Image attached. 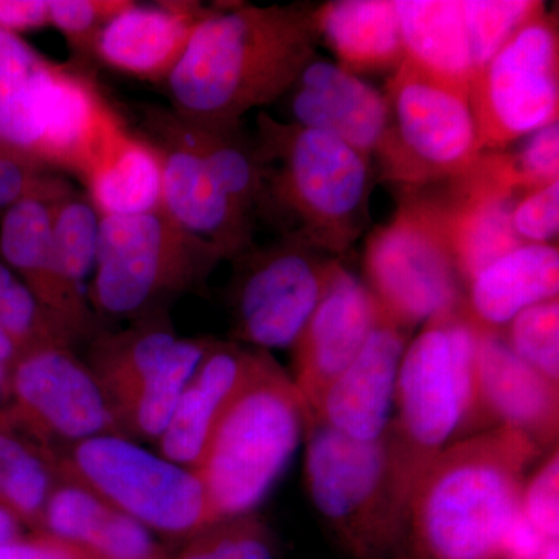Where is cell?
I'll use <instances>...</instances> for the list:
<instances>
[{
  "label": "cell",
  "instance_id": "ee69618b",
  "mask_svg": "<svg viewBox=\"0 0 559 559\" xmlns=\"http://www.w3.org/2000/svg\"><path fill=\"white\" fill-rule=\"evenodd\" d=\"M31 448L13 430L0 428V488H2L11 466Z\"/></svg>",
  "mask_w": 559,
  "mask_h": 559
},
{
  "label": "cell",
  "instance_id": "7402d4cb",
  "mask_svg": "<svg viewBox=\"0 0 559 559\" xmlns=\"http://www.w3.org/2000/svg\"><path fill=\"white\" fill-rule=\"evenodd\" d=\"M70 189L60 178L50 189L25 198L0 215V261L75 340L92 325L81 318L62 285L53 242L55 204Z\"/></svg>",
  "mask_w": 559,
  "mask_h": 559
},
{
  "label": "cell",
  "instance_id": "ab89813d",
  "mask_svg": "<svg viewBox=\"0 0 559 559\" xmlns=\"http://www.w3.org/2000/svg\"><path fill=\"white\" fill-rule=\"evenodd\" d=\"M58 179L46 165L0 143V215L25 198L50 189Z\"/></svg>",
  "mask_w": 559,
  "mask_h": 559
},
{
  "label": "cell",
  "instance_id": "4316f807",
  "mask_svg": "<svg viewBox=\"0 0 559 559\" xmlns=\"http://www.w3.org/2000/svg\"><path fill=\"white\" fill-rule=\"evenodd\" d=\"M404 60L430 79L469 95L474 76L460 0H395Z\"/></svg>",
  "mask_w": 559,
  "mask_h": 559
},
{
  "label": "cell",
  "instance_id": "d4e9b609",
  "mask_svg": "<svg viewBox=\"0 0 559 559\" xmlns=\"http://www.w3.org/2000/svg\"><path fill=\"white\" fill-rule=\"evenodd\" d=\"M465 308L477 329L500 331L533 305L559 296L557 245H522L484 267L466 286Z\"/></svg>",
  "mask_w": 559,
  "mask_h": 559
},
{
  "label": "cell",
  "instance_id": "4fadbf2b",
  "mask_svg": "<svg viewBox=\"0 0 559 559\" xmlns=\"http://www.w3.org/2000/svg\"><path fill=\"white\" fill-rule=\"evenodd\" d=\"M469 105L481 151H503L558 121L557 16L544 11L500 47L473 76Z\"/></svg>",
  "mask_w": 559,
  "mask_h": 559
},
{
  "label": "cell",
  "instance_id": "30bf717a",
  "mask_svg": "<svg viewBox=\"0 0 559 559\" xmlns=\"http://www.w3.org/2000/svg\"><path fill=\"white\" fill-rule=\"evenodd\" d=\"M384 97L388 127L374 153L382 179L421 189L469 170L484 153L466 92L403 60Z\"/></svg>",
  "mask_w": 559,
  "mask_h": 559
},
{
  "label": "cell",
  "instance_id": "8992f818",
  "mask_svg": "<svg viewBox=\"0 0 559 559\" xmlns=\"http://www.w3.org/2000/svg\"><path fill=\"white\" fill-rule=\"evenodd\" d=\"M120 119L90 75L47 60L16 33L0 31L2 145L80 178Z\"/></svg>",
  "mask_w": 559,
  "mask_h": 559
},
{
  "label": "cell",
  "instance_id": "5bb4252c",
  "mask_svg": "<svg viewBox=\"0 0 559 559\" xmlns=\"http://www.w3.org/2000/svg\"><path fill=\"white\" fill-rule=\"evenodd\" d=\"M14 421L39 440L69 444L120 433V423L90 366L68 345L22 353L10 370Z\"/></svg>",
  "mask_w": 559,
  "mask_h": 559
},
{
  "label": "cell",
  "instance_id": "1f68e13d",
  "mask_svg": "<svg viewBox=\"0 0 559 559\" xmlns=\"http://www.w3.org/2000/svg\"><path fill=\"white\" fill-rule=\"evenodd\" d=\"M507 345L547 380L559 384V299L533 305L500 330Z\"/></svg>",
  "mask_w": 559,
  "mask_h": 559
},
{
  "label": "cell",
  "instance_id": "f35d334b",
  "mask_svg": "<svg viewBox=\"0 0 559 559\" xmlns=\"http://www.w3.org/2000/svg\"><path fill=\"white\" fill-rule=\"evenodd\" d=\"M521 511L547 540L559 536V455L558 450L544 460L522 489Z\"/></svg>",
  "mask_w": 559,
  "mask_h": 559
},
{
  "label": "cell",
  "instance_id": "ba28073f",
  "mask_svg": "<svg viewBox=\"0 0 559 559\" xmlns=\"http://www.w3.org/2000/svg\"><path fill=\"white\" fill-rule=\"evenodd\" d=\"M221 261L218 249L180 229L162 209L102 216L91 308L114 319L143 318L167 297L202 285Z\"/></svg>",
  "mask_w": 559,
  "mask_h": 559
},
{
  "label": "cell",
  "instance_id": "c3c4849f",
  "mask_svg": "<svg viewBox=\"0 0 559 559\" xmlns=\"http://www.w3.org/2000/svg\"><path fill=\"white\" fill-rule=\"evenodd\" d=\"M539 559H559V543L558 540H550L544 549Z\"/></svg>",
  "mask_w": 559,
  "mask_h": 559
},
{
  "label": "cell",
  "instance_id": "e575fe53",
  "mask_svg": "<svg viewBox=\"0 0 559 559\" xmlns=\"http://www.w3.org/2000/svg\"><path fill=\"white\" fill-rule=\"evenodd\" d=\"M55 487L53 468L40 450L31 448L11 466L0 488V502L22 522L40 527L44 510Z\"/></svg>",
  "mask_w": 559,
  "mask_h": 559
},
{
  "label": "cell",
  "instance_id": "b9f144b4",
  "mask_svg": "<svg viewBox=\"0 0 559 559\" xmlns=\"http://www.w3.org/2000/svg\"><path fill=\"white\" fill-rule=\"evenodd\" d=\"M50 25L49 0H0V31L20 33Z\"/></svg>",
  "mask_w": 559,
  "mask_h": 559
},
{
  "label": "cell",
  "instance_id": "603a6c76",
  "mask_svg": "<svg viewBox=\"0 0 559 559\" xmlns=\"http://www.w3.org/2000/svg\"><path fill=\"white\" fill-rule=\"evenodd\" d=\"M260 355V348L212 341L157 440L162 457L197 468L216 421L252 373Z\"/></svg>",
  "mask_w": 559,
  "mask_h": 559
},
{
  "label": "cell",
  "instance_id": "7c38bea8",
  "mask_svg": "<svg viewBox=\"0 0 559 559\" xmlns=\"http://www.w3.org/2000/svg\"><path fill=\"white\" fill-rule=\"evenodd\" d=\"M230 261L235 337L267 352L294 347L340 260L296 235H282L264 246L253 242Z\"/></svg>",
  "mask_w": 559,
  "mask_h": 559
},
{
  "label": "cell",
  "instance_id": "4dcf8cb0",
  "mask_svg": "<svg viewBox=\"0 0 559 559\" xmlns=\"http://www.w3.org/2000/svg\"><path fill=\"white\" fill-rule=\"evenodd\" d=\"M468 32L474 75L522 25L546 11L538 0H460Z\"/></svg>",
  "mask_w": 559,
  "mask_h": 559
},
{
  "label": "cell",
  "instance_id": "60d3db41",
  "mask_svg": "<svg viewBox=\"0 0 559 559\" xmlns=\"http://www.w3.org/2000/svg\"><path fill=\"white\" fill-rule=\"evenodd\" d=\"M0 559H94L79 546L40 533L36 538L0 546Z\"/></svg>",
  "mask_w": 559,
  "mask_h": 559
},
{
  "label": "cell",
  "instance_id": "f1b7e54d",
  "mask_svg": "<svg viewBox=\"0 0 559 559\" xmlns=\"http://www.w3.org/2000/svg\"><path fill=\"white\" fill-rule=\"evenodd\" d=\"M100 219L90 198L73 189L55 204L53 242L62 285L75 310L91 325L90 285L97 261Z\"/></svg>",
  "mask_w": 559,
  "mask_h": 559
},
{
  "label": "cell",
  "instance_id": "5b68a950",
  "mask_svg": "<svg viewBox=\"0 0 559 559\" xmlns=\"http://www.w3.org/2000/svg\"><path fill=\"white\" fill-rule=\"evenodd\" d=\"M305 477L312 506L337 540L360 559L400 549L425 466L392 428L374 441L349 439L311 417Z\"/></svg>",
  "mask_w": 559,
  "mask_h": 559
},
{
  "label": "cell",
  "instance_id": "8d00e7d4",
  "mask_svg": "<svg viewBox=\"0 0 559 559\" xmlns=\"http://www.w3.org/2000/svg\"><path fill=\"white\" fill-rule=\"evenodd\" d=\"M509 159L521 193L559 180V120L527 135Z\"/></svg>",
  "mask_w": 559,
  "mask_h": 559
},
{
  "label": "cell",
  "instance_id": "484cf974",
  "mask_svg": "<svg viewBox=\"0 0 559 559\" xmlns=\"http://www.w3.org/2000/svg\"><path fill=\"white\" fill-rule=\"evenodd\" d=\"M319 40L353 75L388 72L404 60L395 0H334L314 9Z\"/></svg>",
  "mask_w": 559,
  "mask_h": 559
},
{
  "label": "cell",
  "instance_id": "ffe728a7",
  "mask_svg": "<svg viewBox=\"0 0 559 559\" xmlns=\"http://www.w3.org/2000/svg\"><path fill=\"white\" fill-rule=\"evenodd\" d=\"M212 9L198 2H130L103 25L90 53L117 72L164 84Z\"/></svg>",
  "mask_w": 559,
  "mask_h": 559
},
{
  "label": "cell",
  "instance_id": "9a60e30c",
  "mask_svg": "<svg viewBox=\"0 0 559 559\" xmlns=\"http://www.w3.org/2000/svg\"><path fill=\"white\" fill-rule=\"evenodd\" d=\"M414 190L436 212L465 290L484 267L522 246L511 224L521 191L509 153L484 151L462 175Z\"/></svg>",
  "mask_w": 559,
  "mask_h": 559
},
{
  "label": "cell",
  "instance_id": "44dd1931",
  "mask_svg": "<svg viewBox=\"0 0 559 559\" xmlns=\"http://www.w3.org/2000/svg\"><path fill=\"white\" fill-rule=\"evenodd\" d=\"M477 384L489 429L520 430L540 451L557 443L558 382L522 360L500 331L479 329Z\"/></svg>",
  "mask_w": 559,
  "mask_h": 559
},
{
  "label": "cell",
  "instance_id": "6da1fadb",
  "mask_svg": "<svg viewBox=\"0 0 559 559\" xmlns=\"http://www.w3.org/2000/svg\"><path fill=\"white\" fill-rule=\"evenodd\" d=\"M316 7H213L198 24L164 87L180 119L241 127L250 110L288 94L318 57Z\"/></svg>",
  "mask_w": 559,
  "mask_h": 559
},
{
  "label": "cell",
  "instance_id": "2e32d148",
  "mask_svg": "<svg viewBox=\"0 0 559 559\" xmlns=\"http://www.w3.org/2000/svg\"><path fill=\"white\" fill-rule=\"evenodd\" d=\"M151 142L162 156V210L180 229L234 260L253 245L255 218L221 186L215 173L183 134L170 108L146 109Z\"/></svg>",
  "mask_w": 559,
  "mask_h": 559
},
{
  "label": "cell",
  "instance_id": "7bdbcfd3",
  "mask_svg": "<svg viewBox=\"0 0 559 559\" xmlns=\"http://www.w3.org/2000/svg\"><path fill=\"white\" fill-rule=\"evenodd\" d=\"M549 543L520 510L503 539V559H539Z\"/></svg>",
  "mask_w": 559,
  "mask_h": 559
},
{
  "label": "cell",
  "instance_id": "9c48e42d",
  "mask_svg": "<svg viewBox=\"0 0 559 559\" xmlns=\"http://www.w3.org/2000/svg\"><path fill=\"white\" fill-rule=\"evenodd\" d=\"M57 471L62 479L90 488L151 532L193 538L216 524L207 492L193 469L176 465L121 433L70 444Z\"/></svg>",
  "mask_w": 559,
  "mask_h": 559
},
{
  "label": "cell",
  "instance_id": "d6a6232c",
  "mask_svg": "<svg viewBox=\"0 0 559 559\" xmlns=\"http://www.w3.org/2000/svg\"><path fill=\"white\" fill-rule=\"evenodd\" d=\"M176 559H274L267 528L253 514L212 525Z\"/></svg>",
  "mask_w": 559,
  "mask_h": 559
},
{
  "label": "cell",
  "instance_id": "83f0119b",
  "mask_svg": "<svg viewBox=\"0 0 559 559\" xmlns=\"http://www.w3.org/2000/svg\"><path fill=\"white\" fill-rule=\"evenodd\" d=\"M179 341L171 323L157 311L139 318L130 329L95 341L90 369L119 423L140 390L171 358Z\"/></svg>",
  "mask_w": 559,
  "mask_h": 559
},
{
  "label": "cell",
  "instance_id": "3957f363",
  "mask_svg": "<svg viewBox=\"0 0 559 559\" xmlns=\"http://www.w3.org/2000/svg\"><path fill=\"white\" fill-rule=\"evenodd\" d=\"M264 176L260 213L331 257L344 255L370 219V157L347 143L261 110L255 139Z\"/></svg>",
  "mask_w": 559,
  "mask_h": 559
},
{
  "label": "cell",
  "instance_id": "7a4b0ae2",
  "mask_svg": "<svg viewBox=\"0 0 559 559\" xmlns=\"http://www.w3.org/2000/svg\"><path fill=\"white\" fill-rule=\"evenodd\" d=\"M540 450L495 428L454 441L419 477L400 549L406 559H503L527 469Z\"/></svg>",
  "mask_w": 559,
  "mask_h": 559
},
{
  "label": "cell",
  "instance_id": "cb8c5ba5",
  "mask_svg": "<svg viewBox=\"0 0 559 559\" xmlns=\"http://www.w3.org/2000/svg\"><path fill=\"white\" fill-rule=\"evenodd\" d=\"M100 216H135L162 209V156L150 139L117 121L80 178Z\"/></svg>",
  "mask_w": 559,
  "mask_h": 559
},
{
  "label": "cell",
  "instance_id": "277c9868",
  "mask_svg": "<svg viewBox=\"0 0 559 559\" xmlns=\"http://www.w3.org/2000/svg\"><path fill=\"white\" fill-rule=\"evenodd\" d=\"M310 423V407L293 378L261 349L259 362L221 414L194 468L216 524L259 509L307 440Z\"/></svg>",
  "mask_w": 559,
  "mask_h": 559
},
{
  "label": "cell",
  "instance_id": "52a82bcc",
  "mask_svg": "<svg viewBox=\"0 0 559 559\" xmlns=\"http://www.w3.org/2000/svg\"><path fill=\"white\" fill-rule=\"evenodd\" d=\"M479 329L465 301L428 320L409 342L395 390L393 433L428 468L457 437L489 430L477 384Z\"/></svg>",
  "mask_w": 559,
  "mask_h": 559
},
{
  "label": "cell",
  "instance_id": "7dc6e473",
  "mask_svg": "<svg viewBox=\"0 0 559 559\" xmlns=\"http://www.w3.org/2000/svg\"><path fill=\"white\" fill-rule=\"evenodd\" d=\"M10 370L9 367L0 366V400L10 393Z\"/></svg>",
  "mask_w": 559,
  "mask_h": 559
},
{
  "label": "cell",
  "instance_id": "d590c367",
  "mask_svg": "<svg viewBox=\"0 0 559 559\" xmlns=\"http://www.w3.org/2000/svg\"><path fill=\"white\" fill-rule=\"evenodd\" d=\"M131 0H49V21L73 49L90 53L103 25Z\"/></svg>",
  "mask_w": 559,
  "mask_h": 559
},
{
  "label": "cell",
  "instance_id": "d6986e66",
  "mask_svg": "<svg viewBox=\"0 0 559 559\" xmlns=\"http://www.w3.org/2000/svg\"><path fill=\"white\" fill-rule=\"evenodd\" d=\"M283 98L289 123L334 135L370 159L377 153L388 127L384 94L336 62L316 57Z\"/></svg>",
  "mask_w": 559,
  "mask_h": 559
},
{
  "label": "cell",
  "instance_id": "ac0fdd59",
  "mask_svg": "<svg viewBox=\"0 0 559 559\" xmlns=\"http://www.w3.org/2000/svg\"><path fill=\"white\" fill-rule=\"evenodd\" d=\"M412 330L382 319L311 415L358 441L380 440L392 425L396 380Z\"/></svg>",
  "mask_w": 559,
  "mask_h": 559
},
{
  "label": "cell",
  "instance_id": "f6af8a7d",
  "mask_svg": "<svg viewBox=\"0 0 559 559\" xmlns=\"http://www.w3.org/2000/svg\"><path fill=\"white\" fill-rule=\"evenodd\" d=\"M21 524L20 518L0 502V546L21 539Z\"/></svg>",
  "mask_w": 559,
  "mask_h": 559
},
{
  "label": "cell",
  "instance_id": "f546056e",
  "mask_svg": "<svg viewBox=\"0 0 559 559\" xmlns=\"http://www.w3.org/2000/svg\"><path fill=\"white\" fill-rule=\"evenodd\" d=\"M212 344L209 340H183L120 419L121 430L128 429L146 440H159L175 414L180 395L187 388L202 358Z\"/></svg>",
  "mask_w": 559,
  "mask_h": 559
},
{
  "label": "cell",
  "instance_id": "8fae6325",
  "mask_svg": "<svg viewBox=\"0 0 559 559\" xmlns=\"http://www.w3.org/2000/svg\"><path fill=\"white\" fill-rule=\"evenodd\" d=\"M364 274L382 318L401 329L414 331L465 301L447 235L418 190H404L393 218L371 231Z\"/></svg>",
  "mask_w": 559,
  "mask_h": 559
},
{
  "label": "cell",
  "instance_id": "bcb514c9",
  "mask_svg": "<svg viewBox=\"0 0 559 559\" xmlns=\"http://www.w3.org/2000/svg\"><path fill=\"white\" fill-rule=\"evenodd\" d=\"M22 355L21 348L17 347L13 337L0 326V366L11 367L14 366L20 356Z\"/></svg>",
  "mask_w": 559,
  "mask_h": 559
},
{
  "label": "cell",
  "instance_id": "74e56055",
  "mask_svg": "<svg viewBox=\"0 0 559 559\" xmlns=\"http://www.w3.org/2000/svg\"><path fill=\"white\" fill-rule=\"evenodd\" d=\"M511 224L522 245H554L559 231V180L521 193L511 210Z\"/></svg>",
  "mask_w": 559,
  "mask_h": 559
},
{
  "label": "cell",
  "instance_id": "836d02e7",
  "mask_svg": "<svg viewBox=\"0 0 559 559\" xmlns=\"http://www.w3.org/2000/svg\"><path fill=\"white\" fill-rule=\"evenodd\" d=\"M81 549L94 559H168L148 527L109 503Z\"/></svg>",
  "mask_w": 559,
  "mask_h": 559
},
{
  "label": "cell",
  "instance_id": "e0dca14e",
  "mask_svg": "<svg viewBox=\"0 0 559 559\" xmlns=\"http://www.w3.org/2000/svg\"><path fill=\"white\" fill-rule=\"evenodd\" d=\"M382 319L380 305L366 283L337 261L318 308L293 347V381L311 415Z\"/></svg>",
  "mask_w": 559,
  "mask_h": 559
}]
</instances>
